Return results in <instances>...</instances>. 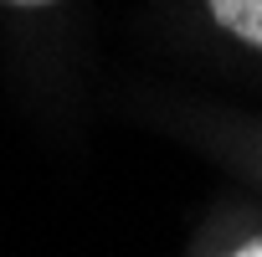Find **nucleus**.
<instances>
[{"label":"nucleus","instance_id":"nucleus-2","mask_svg":"<svg viewBox=\"0 0 262 257\" xmlns=\"http://www.w3.org/2000/svg\"><path fill=\"white\" fill-rule=\"evenodd\" d=\"M231 257H262V242H247L242 252H231Z\"/></svg>","mask_w":262,"mask_h":257},{"label":"nucleus","instance_id":"nucleus-1","mask_svg":"<svg viewBox=\"0 0 262 257\" xmlns=\"http://www.w3.org/2000/svg\"><path fill=\"white\" fill-rule=\"evenodd\" d=\"M206 6L226 31H236L242 41L262 47V0H206Z\"/></svg>","mask_w":262,"mask_h":257},{"label":"nucleus","instance_id":"nucleus-3","mask_svg":"<svg viewBox=\"0 0 262 257\" xmlns=\"http://www.w3.org/2000/svg\"><path fill=\"white\" fill-rule=\"evenodd\" d=\"M11 6H52V0H11Z\"/></svg>","mask_w":262,"mask_h":257}]
</instances>
